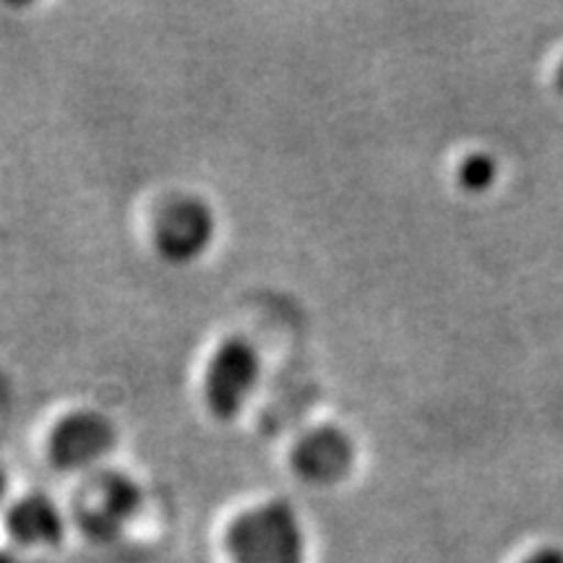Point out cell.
Instances as JSON below:
<instances>
[{
	"instance_id": "cell-5",
	"label": "cell",
	"mask_w": 563,
	"mask_h": 563,
	"mask_svg": "<svg viewBox=\"0 0 563 563\" xmlns=\"http://www.w3.org/2000/svg\"><path fill=\"white\" fill-rule=\"evenodd\" d=\"M211 238V217L199 201L180 199L167 203L157 220L159 251L170 258H191Z\"/></svg>"
},
{
	"instance_id": "cell-8",
	"label": "cell",
	"mask_w": 563,
	"mask_h": 563,
	"mask_svg": "<svg viewBox=\"0 0 563 563\" xmlns=\"http://www.w3.org/2000/svg\"><path fill=\"white\" fill-rule=\"evenodd\" d=\"M0 493H3V473H0Z\"/></svg>"
},
{
	"instance_id": "cell-7",
	"label": "cell",
	"mask_w": 563,
	"mask_h": 563,
	"mask_svg": "<svg viewBox=\"0 0 563 563\" xmlns=\"http://www.w3.org/2000/svg\"><path fill=\"white\" fill-rule=\"evenodd\" d=\"M295 464H298L302 475L313 477V481L336 475L344 464V446L340 435L329 431L306 435L300 446L295 449Z\"/></svg>"
},
{
	"instance_id": "cell-2",
	"label": "cell",
	"mask_w": 563,
	"mask_h": 563,
	"mask_svg": "<svg viewBox=\"0 0 563 563\" xmlns=\"http://www.w3.org/2000/svg\"><path fill=\"white\" fill-rule=\"evenodd\" d=\"M258 382V355L245 340H228L211 355L207 368V402L220 418L241 412Z\"/></svg>"
},
{
	"instance_id": "cell-6",
	"label": "cell",
	"mask_w": 563,
	"mask_h": 563,
	"mask_svg": "<svg viewBox=\"0 0 563 563\" xmlns=\"http://www.w3.org/2000/svg\"><path fill=\"white\" fill-rule=\"evenodd\" d=\"M5 527L21 545H55L63 534L60 514L45 496H26L9 509Z\"/></svg>"
},
{
	"instance_id": "cell-3",
	"label": "cell",
	"mask_w": 563,
	"mask_h": 563,
	"mask_svg": "<svg viewBox=\"0 0 563 563\" xmlns=\"http://www.w3.org/2000/svg\"><path fill=\"white\" fill-rule=\"evenodd\" d=\"M139 490L129 477L118 473H104L91 477L76 498V514L81 527L95 538H110L121 530L123 522L136 511Z\"/></svg>"
},
{
	"instance_id": "cell-4",
	"label": "cell",
	"mask_w": 563,
	"mask_h": 563,
	"mask_svg": "<svg viewBox=\"0 0 563 563\" xmlns=\"http://www.w3.org/2000/svg\"><path fill=\"white\" fill-rule=\"evenodd\" d=\"M115 443L112 426L95 412H76L58 422L53 431L51 454L58 467L81 470L102 460Z\"/></svg>"
},
{
	"instance_id": "cell-1",
	"label": "cell",
	"mask_w": 563,
	"mask_h": 563,
	"mask_svg": "<svg viewBox=\"0 0 563 563\" xmlns=\"http://www.w3.org/2000/svg\"><path fill=\"white\" fill-rule=\"evenodd\" d=\"M302 532L287 504L241 514L228 530L230 563H302Z\"/></svg>"
}]
</instances>
